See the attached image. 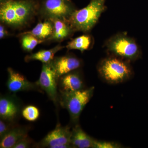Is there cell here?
<instances>
[{
    "label": "cell",
    "instance_id": "2",
    "mask_svg": "<svg viewBox=\"0 0 148 148\" xmlns=\"http://www.w3.org/2000/svg\"><path fill=\"white\" fill-rule=\"evenodd\" d=\"M105 47L114 56L127 61H135L141 57V49L135 40L124 33L114 35L106 41Z\"/></svg>",
    "mask_w": 148,
    "mask_h": 148
},
{
    "label": "cell",
    "instance_id": "16",
    "mask_svg": "<svg viewBox=\"0 0 148 148\" xmlns=\"http://www.w3.org/2000/svg\"><path fill=\"white\" fill-rule=\"evenodd\" d=\"M63 47L57 46L49 50H42L36 53L27 56L25 58L26 61H39L43 64H47L53 61L54 56L58 51L61 50Z\"/></svg>",
    "mask_w": 148,
    "mask_h": 148
},
{
    "label": "cell",
    "instance_id": "9",
    "mask_svg": "<svg viewBox=\"0 0 148 148\" xmlns=\"http://www.w3.org/2000/svg\"><path fill=\"white\" fill-rule=\"evenodd\" d=\"M68 0H46L44 8L50 18H57L68 22L75 11Z\"/></svg>",
    "mask_w": 148,
    "mask_h": 148
},
{
    "label": "cell",
    "instance_id": "15",
    "mask_svg": "<svg viewBox=\"0 0 148 148\" xmlns=\"http://www.w3.org/2000/svg\"><path fill=\"white\" fill-rule=\"evenodd\" d=\"M0 18L2 22L9 25L18 26L14 8L13 0H8L1 3Z\"/></svg>",
    "mask_w": 148,
    "mask_h": 148
},
{
    "label": "cell",
    "instance_id": "23",
    "mask_svg": "<svg viewBox=\"0 0 148 148\" xmlns=\"http://www.w3.org/2000/svg\"><path fill=\"white\" fill-rule=\"evenodd\" d=\"M121 146L118 143L109 141L94 140L92 145L93 148H118Z\"/></svg>",
    "mask_w": 148,
    "mask_h": 148
},
{
    "label": "cell",
    "instance_id": "24",
    "mask_svg": "<svg viewBox=\"0 0 148 148\" xmlns=\"http://www.w3.org/2000/svg\"><path fill=\"white\" fill-rule=\"evenodd\" d=\"M36 144L37 143L28 136L16 143L13 148H36Z\"/></svg>",
    "mask_w": 148,
    "mask_h": 148
},
{
    "label": "cell",
    "instance_id": "17",
    "mask_svg": "<svg viewBox=\"0 0 148 148\" xmlns=\"http://www.w3.org/2000/svg\"><path fill=\"white\" fill-rule=\"evenodd\" d=\"M53 28L51 23L45 21L38 23L32 30L24 32L21 35L30 34L38 39L43 40L53 34Z\"/></svg>",
    "mask_w": 148,
    "mask_h": 148
},
{
    "label": "cell",
    "instance_id": "6",
    "mask_svg": "<svg viewBox=\"0 0 148 148\" xmlns=\"http://www.w3.org/2000/svg\"><path fill=\"white\" fill-rule=\"evenodd\" d=\"M72 129L69 125L63 126L60 124L50 131L38 143L36 148H71Z\"/></svg>",
    "mask_w": 148,
    "mask_h": 148
},
{
    "label": "cell",
    "instance_id": "12",
    "mask_svg": "<svg viewBox=\"0 0 148 148\" xmlns=\"http://www.w3.org/2000/svg\"><path fill=\"white\" fill-rule=\"evenodd\" d=\"M31 126L16 125L1 139L0 148H13L19 141L28 136Z\"/></svg>",
    "mask_w": 148,
    "mask_h": 148
},
{
    "label": "cell",
    "instance_id": "13",
    "mask_svg": "<svg viewBox=\"0 0 148 148\" xmlns=\"http://www.w3.org/2000/svg\"><path fill=\"white\" fill-rule=\"evenodd\" d=\"M94 140L86 133L78 124L75 125L72 128L71 142L73 147L92 148Z\"/></svg>",
    "mask_w": 148,
    "mask_h": 148
},
{
    "label": "cell",
    "instance_id": "14",
    "mask_svg": "<svg viewBox=\"0 0 148 148\" xmlns=\"http://www.w3.org/2000/svg\"><path fill=\"white\" fill-rule=\"evenodd\" d=\"M13 3L19 26L25 23L29 18L33 11V5L28 1H13Z\"/></svg>",
    "mask_w": 148,
    "mask_h": 148
},
{
    "label": "cell",
    "instance_id": "18",
    "mask_svg": "<svg viewBox=\"0 0 148 148\" xmlns=\"http://www.w3.org/2000/svg\"><path fill=\"white\" fill-rule=\"evenodd\" d=\"M53 24V31L52 38L54 40H60L69 36L71 31H73L71 27L66 24V21L57 18H50Z\"/></svg>",
    "mask_w": 148,
    "mask_h": 148
},
{
    "label": "cell",
    "instance_id": "10",
    "mask_svg": "<svg viewBox=\"0 0 148 148\" xmlns=\"http://www.w3.org/2000/svg\"><path fill=\"white\" fill-rule=\"evenodd\" d=\"M59 93L73 92L84 89V83L79 74L70 72L62 76L58 79Z\"/></svg>",
    "mask_w": 148,
    "mask_h": 148
},
{
    "label": "cell",
    "instance_id": "22",
    "mask_svg": "<svg viewBox=\"0 0 148 148\" xmlns=\"http://www.w3.org/2000/svg\"><path fill=\"white\" fill-rule=\"evenodd\" d=\"M18 124L17 122L7 121L0 120V139L2 138L11 130L15 127Z\"/></svg>",
    "mask_w": 148,
    "mask_h": 148
},
{
    "label": "cell",
    "instance_id": "27",
    "mask_svg": "<svg viewBox=\"0 0 148 148\" xmlns=\"http://www.w3.org/2000/svg\"><path fill=\"white\" fill-rule=\"evenodd\" d=\"M68 1H70V0H68Z\"/></svg>",
    "mask_w": 148,
    "mask_h": 148
},
{
    "label": "cell",
    "instance_id": "3",
    "mask_svg": "<svg viewBox=\"0 0 148 148\" xmlns=\"http://www.w3.org/2000/svg\"><path fill=\"white\" fill-rule=\"evenodd\" d=\"M94 88L91 87L73 92L59 93V105L68 111L74 124H78L83 110L93 95Z\"/></svg>",
    "mask_w": 148,
    "mask_h": 148
},
{
    "label": "cell",
    "instance_id": "25",
    "mask_svg": "<svg viewBox=\"0 0 148 148\" xmlns=\"http://www.w3.org/2000/svg\"><path fill=\"white\" fill-rule=\"evenodd\" d=\"M7 34V32L5 29L4 27L1 24L0 26V38L1 39L3 38Z\"/></svg>",
    "mask_w": 148,
    "mask_h": 148
},
{
    "label": "cell",
    "instance_id": "19",
    "mask_svg": "<svg viewBox=\"0 0 148 148\" xmlns=\"http://www.w3.org/2000/svg\"><path fill=\"white\" fill-rule=\"evenodd\" d=\"M91 43V37L89 35H84L72 40L68 44L66 47L69 50L76 49L82 52L89 48Z\"/></svg>",
    "mask_w": 148,
    "mask_h": 148
},
{
    "label": "cell",
    "instance_id": "1",
    "mask_svg": "<svg viewBox=\"0 0 148 148\" xmlns=\"http://www.w3.org/2000/svg\"><path fill=\"white\" fill-rule=\"evenodd\" d=\"M106 0H91L85 7L75 10L68 20L73 31L89 32L97 24L106 10Z\"/></svg>",
    "mask_w": 148,
    "mask_h": 148
},
{
    "label": "cell",
    "instance_id": "4",
    "mask_svg": "<svg viewBox=\"0 0 148 148\" xmlns=\"http://www.w3.org/2000/svg\"><path fill=\"white\" fill-rule=\"evenodd\" d=\"M123 60L115 56L103 59L98 66V73L110 83L123 82L130 77L132 73L129 64Z\"/></svg>",
    "mask_w": 148,
    "mask_h": 148
},
{
    "label": "cell",
    "instance_id": "8",
    "mask_svg": "<svg viewBox=\"0 0 148 148\" xmlns=\"http://www.w3.org/2000/svg\"><path fill=\"white\" fill-rule=\"evenodd\" d=\"M8 79L6 86L11 93L31 90L43 93V91L38 86L36 83L30 82L23 75L15 71L11 68H8Z\"/></svg>",
    "mask_w": 148,
    "mask_h": 148
},
{
    "label": "cell",
    "instance_id": "7",
    "mask_svg": "<svg viewBox=\"0 0 148 148\" xmlns=\"http://www.w3.org/2000/svg\"><path fill=\"white\" fill-rule=\"evenodd\" d=\"M23 104L15 93L1 95L0 118L7 121L17 122L21 115Z\"/></svg>",
    "mask_w": 148,
    "mask_h": 148
},
{
    "label": "cell",
    "instance_id": "26",
    "mask_svg": "<svg viewBox=\"0 0 148 148\" xmlns=\"http://www.w3.org/2000/svg\"><path fill=\"white\" fill-rule=\"evenodd\" d=\"M8 1V0H0V1H1V3H2Z\"/></svg>",
    "mask_w": 148,
    "mask_h": 148
},
{
    "label": "cell",
    "instance_id": "5",
    "mask_svg": "<svg viewBox=\"0 0 148 148\" xmlns=\"http://www.w3.org/2000/svg\"><path fill=\"white\" fill-rule=\"evenodd\" d=\"M51 62L43 64L39 78L36 82L40 88L46 93L56 106L58 107L59 105L58 79Z\"/></svg>",
    "mask_w": 148,
    "mask_h": 148
},
{
    "label": "cell",
    "instance_id": "20",
    "mask_svg": "<svg viewBox=\"0 0 148 148\" xmlns=\"http://www.w3.org/2000/svg\"><path fill=\"white\" fill-rule=\"evenodd\" d=\"M24 35L21 40V45L24 50L27 51L33 50L38 45L43 42V40L38 39L32 35Z\"/></svg>",
    "mask_w": 148,
    "mask_h": 148
},
{
    "label": "cell",
    "instance_id": "21",
    "mask_svg": "<svg viewBox=\"0 0 148 148\" xmlns=\"http://www.w3.org/2000/svg\"><path fill=\"white\" fill-rule=\"evenodd\" d=\"M21 115L25 119L29 121H35L40 116L38 108L34 106H26L22 110Z\"/></svg>",
    "mask_w": 148,
    "mask_h": 148
},
{
    "label": "cell",
    "instance_id": "11",
    "mask_svg": "<svg viewBox=\"0 0 148 148\" xmlns=\"http://www.w3.org/2000/svg\"><path fill=\"white\" fill-rule=\"evenodd\" d=\"M51 63L58 79L65 74L79 69L81 65V62L78 58L72 56L53 58Z\"/></svg>",
    "mask_w": 148,
    "mask_h": 148
}]
</instances>
